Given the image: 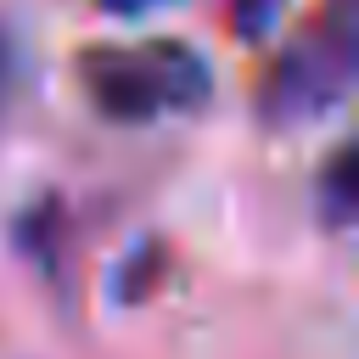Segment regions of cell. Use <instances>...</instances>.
Wrapping results in <instances>:
<instances>
[{
  "instance_id": "6da1fadb",
  "label": "cell",
  "mask_w": 359,
  "mask_h": 359,
  "mask_svg": "<svg viewBox=\"0 0 359 359\" xmlns=\"http://www.w3.org/2000/svg\"><path fill=\"white\" fill-rule=\"evenodd\" d=\"M90 101L112 123H157L196 112L213 90L208 56L180 39H135V45H101L79 67Z\"/></svg>"
},
{
  "instance_id": "7a4b0ae2",
  "label": "cell",
  "mask_w": 359,
  "mask_h": 359,
  "mask_svg": "<svg viewBox=\"0 0 359 359\" xmlns=\"http://www.w3.org/2000/svg\"><path fill=\"white\" fill-rule=\"evenodd\" d=\"M353 73H359V6L325 0V11L275 56L264 95H258V112L275 129L314 123L348 101Z\"/></svg>"
},
{
  "instance_id": "3957f363",
  "label": "cell",
  "mask_w": 359,
  "mask_h": 359,
  "mask_svg": "<svg viewBox=\"0 0 359 359\" xmlns=\"http://www.w3.org/2000/svg\"><path fill=\"white\" fill-rule=\"evenodd\" d=\"M320 213L331 230H348L353 213H359V151L353 146H337L325 174H320Z\"/></svg>"
},
{
  "instance_id": "277c9868",
  "label": "cell",
  "mask_w": 359,
  "mask_h": 359,
  "mask_svg": "<svg viewBox=\"0 0 359 359\" xmlns=\"http://www.w3.org/2000/svg\"><path fill=\"white\" fill-rule=\"evenodd\" d=\"M17 79H22V56H17V39H11V28H0V118H6L11 95H17Z\"/></svg>"
},
{
  "instance_id": "5b68a950",
  "label": "cell",
  "mask_w": 359,
  "mask_h": 359,
  "mask_svg": "<svg viewBox=\"0 0 359 359\" xmlns=\"http://www.w3.org/2000/svg\"><path fill=\"white\" fill-rule=\"evenodd\" d=\"M101 11H112V17H146V11H157V6H168V0H95Z\"/></svg>"
}]
</instances>
